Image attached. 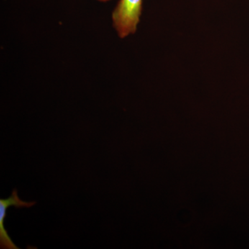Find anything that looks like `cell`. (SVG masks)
I'll use <instances>...</instances> for the list:
<instances>
[{"label":"cell","mask_w":249,"mask_h":249,"mask_svg":"<svg viewBox=\"0 0 249 249\" xmlns=\"http://www.w3.org/2000/svg\"><path fill=\"white\" fill-rule=\"evenodd\" d=\"M98 1H109V0H98Z\"/></svg>","instance_id":"obj_3"},{"label":"cell","mask_w":249,"mask_h":249,"mask_svg":"<svg viewBox=\"0 0 249 249\" xmlns=\"http://www.w3.org/2000/svg\"><path fill=\"white\" fill-rule=\"evenodd\" d=\"M142 0H120L112 13L113 26L124 38L137 31L142 12Z\"/></svg>","instance_id":"obj_1"},{"label":"cell","mask_w":249,"mask_h":249,"mask_svg":"<svg viewBox=\"0 0 249 249\" xmlns=\"http://www.w3.org/2000/svg\"><path fill=\"white\" fill-rule=\"evenodd\" d=\"M36 204V201H22L18 196V191L14 189L11 196L7 199H0V246L1 249H19V247L15 245L14 242L9 237L4 227V219L6 217V211L11 206H15L18 209L20 208L32 207Z\"/></svg>","instance_id":"obj_2"}]
</instances>
